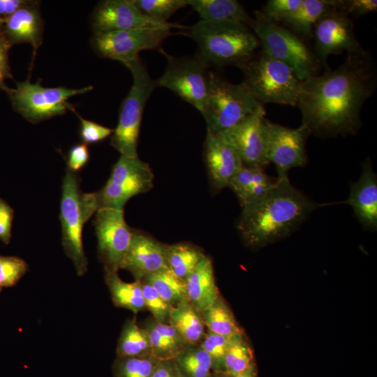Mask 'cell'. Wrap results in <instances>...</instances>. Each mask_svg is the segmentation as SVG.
Wrapping results in <instances>:
<instances>
[{"instance_id":"obj_1","label":"cell","mask_w":377,"mask_h":377,"mask_svg":"<svg viewBox=\"0 0 377 377\" xmlns=\"http://www.w3.org/2000/svg\"><path fill=\"white\" fill-rule=\"evenodd\" d=\"M377 71L370 53L347 54L337 68L302 81L297 106L302 124L319 138L355 135L362 126L361 111L374 93Z\"/></svg>"},{"instance_id":"obj_2","label":"cell","mask_w":377,"mask_h":377,"mask_svg":"<svg viewBox=\"0 0 377 377\" xmlns=\"http://www.w3.org/2000/svg\"><path fill=\"white\" fill-rule=\"evenodd\" d=\"M277 178L265 198L242 207L237 228L249 246H263L290 235L320 206L294 187L288 177Z\"/></svg>"},{"instance_id":"obj_3","label":"cell","mask_w":377,"mask_h":377,"mask_svg":"<svg viewBox=\"0 0 377 377\" xmlns=\"http://www.w3.org/2000/svg\"><path fill=\"white\" fill-rule=\"evenodd\" d=\"M187 31L198 45L197 57L207 67H238L260 47L251 28L242 24L200 20Z\"/></svg>"},{"instance_id":"obj_4","label":"cell","mask_w":377,"mask_h":377,"mask_svg":"<svg viewBox=\"0 0 377 377\" xmlns=\"http://www.w3.org/2000/svg\"><path fill=\"white\" fill-rule=\"evenodd\" d=\"M238 68L242 83L259 103L297 106L302 81L285 64L261 50Z\"/></svg>"},{"instance_id":"obj_5","label":"cell","mask_w":377,"mask_h":377,"mask_svg":"<svg viewBox=\"0 0 377 377\" xmlns=\"http://www.w3.org/2000/svg\"><path fill=\"white\" fill-rule=\"evenodd\" d=\"M265 110L242 84H232L210 71L207 101L201 112L207 130L221 133Z\"/></svg>"},{"instance_id":"obj_6","label":"cell","mask_w":377,"mask_h":377,"mask_svg":"<svg viewBox=\"0 0 377 377\" xmlns=\"http://www.w3.org/2000/svg\"><path fill=\"white\" fill-rule=\"evenodd\" d=\"M124 65L131 73L133 84L121 104L118 124L111 135L110 144L121 155L136 158L143 111L157 86L139 57Z\"/></svg>"},{"instance_id":"obj_7","label":"cell","mask_w":377,"mask_h":377,"mask_svg":"<svg viewBox=\"0 0 377 377\" xmlns=\"http://www.w3.org/2000/svg\"><path fill=\"white\" fill-rule=\"evenodd\" d=\"M250 28L266 54L287 65L301 81L318 75L320 64L302 38L254 12Z\"/></svg>"},{"instance_id":"obj_8","label":"cell","mask_w":377,"mask_h":377,"mask_svg":"<svg viewBox=\"0 0 377 377\" xmlns=\"http://www.w3.org/2000/svg\"><path fill=\"white\" fill-rule=\"evenodd\" d=\"M92 86L81 89L66 87H45L40 82L31 83L29 80L16 83V87L7 91L13 109L32 124L62 115L68 110L75 112L68 103L72 96L85 94Z\"/></svg>"},{"instance_id":"obj_9","label":"cell","mask_w":377,"mask_h":377,"mask_svg":"<svg viewBox=\"0 0 377 377\" xmlns=\"http://www.w3.org/2000/svg\"><path fill=\"white\" fill-rule=\"evenodd\" d=\"M80 179L66 169L63 179L59 219L62 245L66 255L73 262L76 273L82 276L87 272L88 261L82 242V229L87 219L82 200Z\"/></svg>"},{"instance_id":"obj_10","label":"cell","mask_w":377,"mask_h":377,"mask_svg":"<svg viewBox=\"0 0 377 377\" xmlns=\"http://www.w3.org/2000/svg\"><path fill=\"white\" fill-rule=\"evenodd\" d=\"M154 175L149 165L138 157L121 155L113 165L109 179L98 191L92 193L98 209L112 207L124 209L132 197L149 191Z\"/></svg>"},{"instance_id":"obj_11","label":"cell","mask_w":377,"mask_h":377,"mask_svg":"<svg viewBox=\"0 0 377 377\" xmlns=\"http://www.w3.org/2000/svg\"><path fill=\"white\" fill-rule=\"evenodd\" d=\"M196 57L167 56L164 73L156 86L167 88L202 112L207 101L210 71Z\"/></svg>"},{"instance_id":"obj_12","label":"cell","mask_w":377,"mask_h":377,"mask_svg":"<svg viewBox=\"0 0 377 377\" xmlns=\"http://www.w3.org/2000/svg\"><path fill=\"white\" fill-rule=\"evenodd\" d=\"M172 28L174 27L94 32L91 43L98 56L124 64L138 59L142 50L160 48L172 34Z\"/></svg>"},{"instance_id":"obj_13","label":"cell","mask_w":377,"mask_h":377,"mask_svg":"<svg viewBox=\"0 0 377 377\" xmlns=\"http://www.w3.org/2000/svg\"><path fill=\"white\" fill-rule=\"evenodd\" d=\"M267 154L279 178L287 177L289 170L305 166L308 162L306 141L311 135L304 125L288 128L264 119Z\"/></svg>"},{"instance_id":"obj_14","label":"cell","mask_w":377,"mask_h":377,"mask_svg":"<svg viewBox=\"0 0 377 377\" xmlns=\"http://www.w3.org/2000/svg\"><path fill=\"white\" fill-rule=\"evenodd\" d=\"M94 226L98 242V256L105 271L117 272L135 230L126 223L124 210L101 207L95 214Z\"/></svg>"},{"instance_id":"obj_15","label":"cell","mask_w":377,"mask_h":377,"mask_svg":"<svg viewBox=\"0 0 377 377\" xmlns=\"http://www.w3.org/2000/svg\"><path fill=\"white\" fill-rule=\"evenodd\" d=\"M313 37L314 54L325 71L330 69L327 62L329 56L344 51L348 54L355 53L363 50L355 35L353 20L333 7L316 24Z\"/></svg>"},{"instance_id":"obj_16","label":"cell","mask_w":377,"mask_h":377,"mask_svg":"<svg viewBox=\"0 0 377 377\" xmlns=\"http://www.w3.org/2000/svg\"><path fill=\"white\" fill-rule=\"evenodd\" d=\"M265 110L257 112L219 133L239 154L246 166L265 168L270 163L264 128Z\"/></svg>"},{"instance_id":"obj_17","label":"cell","mask_w":377,"mask_h":377,"mask_svg":"<svg viewBox=\"0 0 377 377\" xmlns=\"http://www.w3.org/2000/svg\"><path fill=\"white\" fill-rule=\"evenodd\" d=\"M94 32L163 28L182 26L154 21L141 13L128 0H105L100 1L91 17Z\"/></svg>"},{"instance_id":"obj_18","label":"cell","mask_w":377,"mask_h":377,"mask_svg":"<svg viewBox=\"0 0 377 377\" xmlns=\"http://www.w3.org/2000/svg\"><path fill=\"white\" fill-rule=\"evenodd\" d=\"M204 154L212 186L216 190L229 187L244 165L235 149L219 133L207 130Z\"/></svg>"},{"instance_id":"obj_19","label":"cell","mask_w":377,"mask_h":377,"mask_svg":"<svg viewBox=\"0 0 377 377\" xmlns=\"http://www.w3.org/2000/svg\"><path fill=\"white\" fill-rule=\"evenodd\" d=\"M165 249V244L135 231L119 269L129 271L135 280L141 281L153 273L168 268Z\"/></svg>"},{"instance_id":"obj_20","label":"cell","mask_w":377,"mask_h":377,"mask_svg":"<svg viewBox=\"0 0 377 377\" xmlns=\"http://www.w3.org/2000/svg\"><path fill=\"white\" fill-rule=\"evenodd\" d=\"M353 209L364 228L372 231L377 228V177L371 162L367 160L362 165L359 179L351 185L345 202Z\"/></svg>"},{"instance_id":"obj_21","label":"cell","mask_w":377,"mask_h":377,"mask_svg":"<svg viewBox=\"0 0 377 377\" xmlns=\"http://www.w3.org/2000/svg\"><path fill=\"white\" fill-rule=\"evenodd\" d=\"M2 34L11 44L29 43L34 54L43 43V20L38 2L20 8L4 20Z\"/></svg>"},{"instance_id":"obj_22","label":"cell","mask_w":377,"mask_h":377,"mask_svg":"<svg viewBox=\"0 0 377 377\" xmlns=\"http://www.w3.org/2000/svg\"><path fill=\"white\" fill-rule=\"evenodd\" d=\"M188 301L200 313L220 297L211 259L205 256L185 279Z\"/></svg>"},{"instance_id":"obj_23","label":"cell","mask_w":377,"mask_h":377,"mask_svg":"<svg viewBox=\"0 0 377 377\" xmlns=\"http://www.w3.org/2000/svg\"><path fill=\"white\" fill-rule=\"evenodd\" d=\"M200 20L234 22L250 27L253 20L239 2L235 0H188Z\"/></svg>"},{"instance_id":"obj_24","label":"cell","mask_w":377,"mask_h":377,"mask_svg":"<svg viewBox=\"0 0 377 377\" xmlns=\"http://www.w3.org/2000/svg\"><path fill=\"white\" fill-rule=\"evenodd\" d=\"M143 328L149 335L151 353L158 360H173L188 345L168 323L153 318L147 320Z\"/></svg>"},{"instance_id":"obj_25","label":"cell","mask_w":377,"mask_h":377,"mask_svg":"<svg viewBox=\"0 0 377 377\" xmlns=\"http://www.w3.org/2000/svg\"><path fill=\"white\" fill-rule=\"evenodd\" d=\"M332 8L331 0H303L300 6L280 23L300 36L309 39L320 17Z\"/></svg>"},{"instance_id":"obj_26","label":"cell","mask_w":377,"mask_h":377,"mask_svg":"<svg viewBox=\"0 0 377 377\" xmlns=\"http://www.w3.org/2000/svg\"><path fill=\"white\" fill-rule=\"evenodd\" d=\"M168 323L187 344H200L205 335V325L202 317L188 300L172 306Z\"/></svg>"},{"instance_id":"obj_27","label":"cell","mask_w":377,"mask_h":377,"mask_svg":"<svg viewBox=\"0 0 377 377\" xmlns=\"http://www.w3.org/2000/svg\"><path fill=\"white\" fill-rule=\"evenodd\" d=\"M105 281L116 306L135 313L146 309L140 280L127 283L119 277L117 272L105 271Z\"/></svg>"},{"instance_id":"obj_28","label":"cell","mask_w":377,"mask_h":377,"mask_svg":"<svg viewBox=\"0 0 377 377\" xmlns=\"http://www.w3.org/2000/svg\"><path fill=\"white\" fill-rule=\"evenodd\" d=\"M205 256L199 248L188 243L166 245L165 257L168 268L184 281Z\"/></svg>"},{"instance_id":"obj_29","label":"cell","mask_w":377,"mask_h":377,"mask_svg":"<svg viewBox=\"0 0 377 377\" xmlns=\"http://www.w3.org/2000/svg\"><path fill=\"white\" fill-rule=\"evenodd\" d=\"M200 316L209 331L229 339L242 337V330L221 297Z\"/></svg>"},{"instance_id":"obj_30","label":"cell","mask_w":377,"mask_h":377,"mask_svg":"<svg viewBox=\"0 0 377 377\" xmlns=\"http://www.w3.org/2000/svg\"><path fill=\"white\" fill-rule=\"evenodd\" d=\"M117 357H137L151 353L147 331L138 325L135 318L124 323L117 346Z\"/></svg>"},{"instance_id":"obj_31","label":"cell","mask_w":377,"mask_h":377,"mask_svg":"<svg viewBox=\"0 0 377 377\" xmlns=\"http://www.w3.org/2000/svg\"><path fill=\"white\" fill-rule=\"evenodd\" d=\"M182 377H210L212 359L200 344H188L174 359Z\"/></svg>"},{"instance_id":"obj_32","label":"cell","mask_w":377,"mask_h":377,"mask_svg":"<svg viewBox=\"0 0 377 377\" xmlns=\"http://www.w3.org/2000/svg\"><path fill=\"white\" fill-rule=\"evenodd\" d=\"M141 281L151 285L172 306L188 300L185 281L168 268L153 273Z\"/></svg>"},{"instance_id":"obj_33","label":"cell","mask_w":377,"mask_h":377,"mask_svg":"<svg viewBox=\"0 0 377 377\" xmlns=\"http://www.w3.org/2000/svg\"><path fill=\"white\" fill-rule=\"evenodd\" d=\"M159 360L151 353L137 357H117L112 365L114 377H151Z\"/></svg>"},{"instance_id":"obj_34","label":"cell","mask_w":377,"mask_h":377,"mask_svg":"<svg viewBox=\"0 0 377 377\" xmlns=\"http://www.w3.org/2000/svg\"><path fill=\"white\" fill-rule=\"evenodd\" d=\"M253 353L242 337L233 339L224 357V373L235 377L253 367Z\"/></svg>"},{"instance_id":"obj_35","label":"cell","mask_w":377,"mask_h":377,"mask_svg":"<svg viewBox=\"0 0 377 377\" xmlns=\"http://www.w3.org/2000/svg\"><path fill=\"white\" fill-rule=\"evenodd\" d=\"M141 13L157 22L166 24L177 10L188 6V0H128Z\"/></svg>"},{"instance_id":"obj_36","label":"cell","mask_w":377,"mask_h":377,"mask_svg":"<svg viewBox=\"0 0 377 377\" xmlns=\"http://www.w3.org/2000/svg\"><path fill=\"white\" fill-rule=\"evenodd\" d=\"M232 339L209 330L205 332L200 346L211 357L213 372H224L225 355Z\"/></svg>"},{"instance_id":"obj_37","label":"cell","mask_w":377,"mask_h":377,"mask_svg":"<svg viewBox=\"0 0 377 377\" xmlns=\"http://www.w3.org/2000/svg\"><path fill=\"white\" fill-rule=\"evenodd\" d=\"M271 177L263 168L243 165L232 180L229 188L239 200L246 192L255 184L265 181Z\"/></svg>"},{"instance_id":"obj_38","label":"cell","mask_w":377,"mask_h":377,"mask_svg":"<svg viewBox=\"0 0 377 377\" xmlns=\"http://www.w3.org/2000/svg\"><path fill=\"white\" fill-rule=\"evenodd\" d=\"M145 308L152 314L153 318L161 323H168L172 306L167 302L149 283L140 281Z\"/></svg>"},{"instance_id":"obj_39","label":"cell","mask_w":377,"mask_h":377,"mask_svg":"<svg viewBox=\"0 0 377 377\" xmlns=\"http://www.w3.org/2000/svg\"><path fill=\"white\" fill-rule=\"evenodd\" d=\"M28 270V265L16 256H0V286L10 287L15 285Z\"/></svg>"},{"instance_id":"obj_40","label":"cell","mask_w":377,"mask_h":377,"mask_svg":"<svg viewBox=\"0 0 377 377\" xmlns=\"http://www.w3.org/2000/svg\"><path fill=\"white\" fill-rule=\"evenodd\" d=\"M302 1L303 0H269L260 10L256 12L265 20L279 24L297 9Z\"/></svg>"},{"instance_id":"obj_41","label":"cell","mask_w":377,"mask_h":377,"mask_svg":"<svg viewBox=\"0 0 377 377\" xmlns=\"http://www.w3.org/2000/svg\"><path fill=\"white\" fill-rule=\"evenodd\" d=\"M332 6L352 20L377 10L376 0H331Z\"/></svg>"},{"instance_id":"obj_42","label":"cell","mask_w":377,"mask_h":377,"mask_svg":"<svg viewBox=\"0 0 377 377\" xmlns=\"http://www.w3.org/2000/svg\"><path fill=\"white\" fill-rule=\"evenodd\" d=\"M77 114V112H75ZM80 121V137L86 145L101 142L113 133V130L92 121L84 119L77 114Z\"/></svg>"},{"instance_id":"obj_43","label":"cell","mask_w":377,"mask_h":377,"mask_svg":"<svg viewBox=\"0 0 377 377\" xmlns=\"http://www.w3.org/2000/svg\"><path fill=\"white\" fill-rule=\"evenodd\" d=\"M89 158V151L88 145L83 142L76 144L68 151L67 169L76 172L87 163Z\"/></svg>"},{"instance_id":"obj_44","label":"cell","mask_w":377,"mask_h":377,"mask_svg":"<svg viewBox=\"0 0 377 377\" xmlns=\"http://www.w3.org/2000/svg\"><path fill=\"white\" fill-rule=\"evenodd\" d=\"M13 218V209L0 198V239L6 244H9L11 238Z\"/></svg>"},{"instance_id":"obj_45","label":"cell","mask_w":377,"mask_h":377,"mask_svg":"<svg viewBox=\"0 0 377 377\" xmlns=\"http://www.w3.org/2000/svg\"><path fill=\"white\" fill-rule=\"evenodd\" d=\"M11 44L7 40L3 34L0 35V78H12L10 68L8 61V50Z\"/></svg>"},{"instance_id":"obj_46","label":"cell","mask_w":377,"mask_h":377,"mask_svg":"<svg viewBox=\"0 0 377 377\" xmlns=\"http://www.w3.org/2000/svg\"><path fill=\"white\" fill-rule=\"evenodd\" d=\"M151 377H182L174 360H159Z\"/></svg>"},{"instance_id":"obj_47","label":"cell","mask_w":377,"mask_h":377,"mask_svg":"<svg viewBox=\"0 0 377 377\" xmlns=\"http://www.w3.org/2000/svg\"><path fill=\"white\" fill-rule=\"evenodd\" d=\"M33 1L0 0V18L5 20L20 8L31 3Z\"/></svg>"},{"instance_id":"obj_48","label":"cell","mask_w":377,"mask_h":377,"mask_svg":"<svg viewBox=\"0 0 377 377\" xmlns=\"http://www.w3.org/2000/svg\"><path fill=\"white\" fill-rule=\"evenodd\" d=\"M235 377H256V374L253 371V368H252L235 376Z\"/></svg>"},{"instance_id":"obj_49","label":"cell","mask_w":377,"mask_h":377,"mask_svg":"<svg viewBox=\"0 0 377 377\" xmlns=\"http://www.w3.org/2000/svg\"><path fill=\"white\" fill-rule=\"evenodd\" d=\"M210 377H232L224 372H213Z\"/></svg>"},{"instance_id":"obj_50","label":"cell","mask_w":377,"mask_h":377,"mask_svg":"<svg viewBox=\"0 0 377 377\" xmlns=\"http://www.w3.org/2000/svg\"><path fill=\"white\" fill-rule=\"evenodd\" d=\"M10 88H8L4 83L3 80L0 78V89L3 90L5 91H8Z\"/></svg>"},{"instance_id":"obj_51","label":"cell","mask_w":377,"mask_h":377,"mask_svg":"<svg viewBox=\"0 0 377 377\" xmlns=\"http://www.w3.org/2000/svg\"><path fill=\"white\" fill-rule=\"evenodd\" d=\"M4 20L0 18V35L2 34Z\"/></svg>"},{"instance_id":"obj_52","label":"cell","mask_w":377,"mask_h":377,"mask_svg":"<svg viewBox=\"0 0 377 377\" xmlns=\"http://www.w3.org/2000/svg\"><path fill=\"white\" fill-rule=\"evenodd\" d=\"M1 286H0V291H1Z\"/></svg>"}]
</instances>
